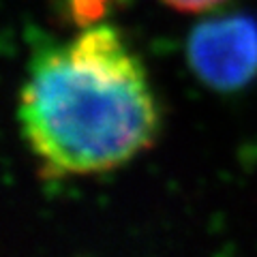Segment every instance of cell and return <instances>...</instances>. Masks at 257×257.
Wrapping results in <instances>:
<instances>
[{
	"instance_id": "1",
	"label": "cell",
	"mask_w": 257,
	"mask_h": 257,
	"mask_svg": "<svg viewBox=\"0 0 257 257\" xmlns=\"http://www.w3.org/2000/svg\"><path fill=\"white\" fill-rule=\"evenodd\" d=\"M24 138L54 174H94L148 148L159 111L118 30L88 26L69 47H43L20 94Z\"/></svg>"
},
{
	"instance_id": "2",
	"label": "cell",
	"mask_w": 257,
	"mask_h": 257,
	"mask_svg": "<svg viewBox=\"0 0 257 257\" xmlns=\"http://www.w3.org/2000/svg\"><path fill=\"white\" fill-rule=\"evenodd\" d=\"M189 64L204 84L236 90L257 75V22L229 15L193 28L187 47Z\"/></svg>"
},
{
	"instance_id": "3",
	"label": "cell",
	"mask_w": 257,
	"mask_h": 257,
	"mask_svg": "<svg viewBox=\"0 0 257 257\" xmlns=\"http://www.w3.org/2000/svg\"><path fill=\"white\" fill-rule=\"evenodd\" d=\"M118 0H69L67 3V13L79 26H92L105 15L111 5Z\"/></svg>"
},
{
	"instance_id": "4",
	"label": "cell",
	"mask_w": 257,
	"mask_h": 257,
	"mask_svg": "<svg viewBox=\"0 0 257 257\" xmlns=\"http://www.w3.org/2000/svg\"><path fill=\"white\" fill-rule=\"evenodd\" d=\"M165 5L174 7L178 11H191V13H197V11H206V9H212L221 3V0H163Z\"/></svg>"
}]
</instances>
